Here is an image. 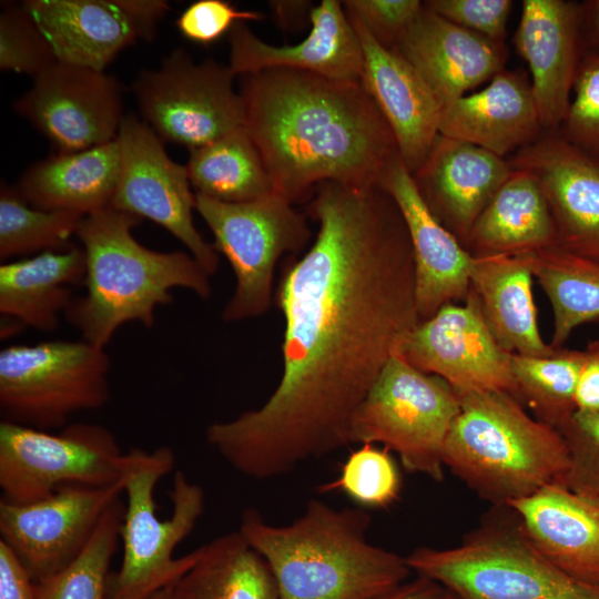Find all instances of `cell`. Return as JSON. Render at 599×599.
I'll use <instances>...</instances> for the list:
<instances>
[{
	"instance_id": "52a82bcc",
	"label": "cell",
	"mask_w": 599,
	"mask_h": 599,
	"mask_svg": "<svg viewBox=\"0 0 599 599\" xmlns=\"http://www.w3.org/2000/svg\"><path fill=\"white\" fill-rule=\"evenodd\" d=\"M174 464V451L167 446L125 453L123 557L120 569L108 577L105 599H148L176 583L196 562L201 547L182 557L173 552L204 511L203 489L183 471H175L169 491L171 516L162 520L156 514L155 487Z\"/></svg>"
},
{
	"instance_id": "f35d334b",
	"label": "cell",
	"mask_w": 599,
	"mask_h": 599,
	"mask_svg": "<svg viewBox=\"0 0 599 599\" xmlns=\"http://www.w3.org/2000/svg\"><path fill=\"white\" fill-rule=\"evenodd\" d=\"M560 135L599 164V52H583Z\"/></svg>"
},
{
	"instance_id": "7bdbcfd3",
	"label": "cell",
	"mask_w": 599,
	"mask_h": 599,
	"mask_svg": "<svg viewBox=\"0 0 599 599\" xmlns=\"http://www.w3.org/2000/svg\"><path fill=\"white\" fill-rule=\"evenodd\" d=\"M425 6L448 21L505 43L511 0H429Z\"/></svg>"
},
{
	"instance_id": "6da1fadb",
	"label": "cell",
	"mask_w": 599,
	"mask_h": 599,
	"mask_svg": "<svg viewBox=\"0 0 599 599\" xmlns=\"http://www.w3.org/2000/svg\"><path fill=\"white\" fill-rule=\"evenodd\" d=\"M309 215V250L277 290L283 372L258 408L205 429L236 471L264 480L348 445L352 418L420 323L404 219L379 185L323 182Z\"/></svg>"
},
{
	"instance_id": "2e32d148",
	"label": "cell",
	"mask_w": 599,
	"mask_h": 599,
	"mask_svg": "<svg viewBox=\"0 0 599 599\" xmlns=\"http://www.w3.org/2000/svg\"><path fill=\"white\" fill-rule=\"evenodd\" d=\"M417 369L441 377L457 392L514 395L511 354L495 339L471 290L464 305L447 304L420 322L399 353Z\"/></svg>"
},
{
	"instance_id": "30bf717a",
	"label": "cell",
	"mask_w": 599,
	"mask_h": 599,
	"mask_svg": "<svg viewBox=\"0 0 599 599\" xmlns=\"http://www.w3.org/2000/svg\"><path fill=\"white\" fill-rule=\"evenodd\" d=\"M195 211L211 230L214 248L229 261L235 277L222 318L240 322L263 315L271 306L278 258L301 250L311 237L305 217L275 193L243 203L195 193Z\"/></svg>"
},
{
	"instance_id": "f1b7e54d",
	"label": "cell",
	"mask_w": 599,
	"mask_h": 599,
	"mask_svg": "<svg viewBox=\"0 0 599 599\" xmlns=\"http://www.w3.org/2000/svg\"><path fill=\"white\" fill-rule=\"evenodd\" d=\"M82 247L4 262L0 266V313L41 332L59 327L60 316L72 304L73 287L83 285Z\"/></svg>"
},
{
	"instance_id": "ba28073f",
	"label": "cell",
	"mask_w": 599,
	"mask_h": 599,
	"mask_svg": "<svg viewBox=\"0 0 599 599\" xmlns=\"http://www.w3.org/2000/svg\"><path fill=\"white\" fill-rule=\"evenodd\" d=\"M459 409L449 383L396 354L356 409L348 444L379 443L399 456L406 471L441 481L444 445Z\"/></svg>"
},
{
	"instance_id": "8fae6325",
	"label": "cell",
	"mask_w": 599,
	"mask_h": 599,
	"mask_svg": "<svg viewBox=\"0 0 599 599\" xmlns=\"http://www.w3.org/2000/svg\"><path fill=\"white\" fill-rule=\"evenodd\" d=\"M124 459L114 435L98 424H70L53 434L2 420L1 499L27 504L65 485H112L123 477Z\"/></svg>"
},
{
	"instance_id": "ac0fdd59",
	"label": "cell",
	"mask_w": 599,
	"mask_h": 599,
	"mask_svg": "<svg viewBox=\"0 0 599 599\" xmlns=\"http://www.w3.org/2000/svg\"><path fill=\"white\" fill-rule=\"evenodd\" d=\"M538 180L556 230L557 246L599 262V164L558 130H545L508 159Z\"/></svg>"
},
{
	"instance_id": "d590c367",
	"label": "cell",
	"mask_w": 599,
	"mask_h": 599,
	"mask_svg": "<svg viewBox=\"0 0 599 599\" xmlns=\"http://www.w3.org/2000/svg\"><path fill=\"white\" fill-rule=\"evenodd\" d=\"M125 504L119 498L103 515L81 555L61 571L33 581V599H105Z\"/></svg>"
},
{
	"instance_id": "44dd1931",
	"label": "cell",
	"mask_w": 599,
	"mask_h": 599,
	"mask_svg": "<svg viewBox=\"0 0 599 599\" xmlns=\"http://www.w3.org/2000/svg\"><path fill=\"white\" fill-rule=\"evenodd\" d=\"M308 35L294 45H273L256 37L245 22L229 33L230 68L235 75L265 70H295L333 80L361 81L363 51L343 3L323 0L313 7Z\"/></svg>"
},
{
	"instance_id": "4316f807",
	"label": "cell",
	"mask_w": 599,
	"mask_h": 599,
	"mask_svg": "<svg viewBox=\"0 0 599 599\" xmlns=\"http://www.w3.org/2000/svg\"><path fill=\"white\" fill-rule=\"evenodd\" d=\"M532 254L475 256L470 287L488 328L509 354L548 356L556 348L539 332L532 295Z\"/></svg>"
},
{
	"instance_id": "8d00e7d4",
	"label": "cell",
	"mask_w": 599,
	"mask_h": 599,
	"mask_svg": "<svg viewBox=\"0 0 599 599\" xmlns=\"http://www.w3.org/2000/svg\"><path fill=\"white\" fill-rule=\"evenodd\" d=\"M319 489L339 490L365 508H387L399 498L402 477L389 450L363 444L347 457L337 479Z\"/></svg>"
},
{
	"instance_id": "3957f363",
	"label": "cell",
	"mask_w": 599,
	"mask_h": 599,
	"mask_svg": "<svg viewBox=\"0 0 599 599\" xmlns=\"http://www.w3.org/2000/svg\"><path fill=\"white\" fill-rule=\"evenodd\" d=\"M370 522L363 508L312 499L287 526L246 509L238 531L271 567L278 599H373L405 582L412 569L406 557L367 540Z\"/></svg>"
},
{
	"instance_id": "4dcf8cb0",
	"label": "cell",
	"mask_w": 599,
	"mask_h": 599,
	"mask_svg": "<svg viewBox=\"0 0 599 599\" xmlns=\"http://www.w3.org/2000/svg\"><path fill=\"white\" fill-rule=\"evenodd\" d=\"M169 589L174 599H278L271 567L238 530L201 546L196 562Z\"/></svg>"
},
{
	"instance_id": "9c48e42d",
	"label": "cell",
	"mask_w": 599,
	"mask_h": 599,
	"mask_svg": "<svg viewBox=\"0 0 599 599\" xmlns=\"http://www.w3.org/2000/svg\"><path fill=\"white\" fill-rule=\"evenodd\" d=\"M105 348L81 341H47L0 351L3 420L37 429L65 427L72 415L110 400Z\"/></svg>"
},
{
	"instance_id": "1f68e13d",
	"label": "cell",
	"mask_w": 599,
	"mask_h": 599,
	"mask_svg": "<svg viewBox=\"0 0 599 599\" xmlns=\"http://www.w3.org/2000/svg\"><path fill=\"white\" fill-rule=\"evenodd\" d=\"M189 152L186 170L196 194L243 203L274 193L261 154L245 126Z\"/></svg>"
},
{
	"instance_id": "603a6c76",
	"label": "cell",
	"mask_w": 599,
	"mask_h": 599,
	"mask_svg": "<svg viewBox=\"0 0 599 599\" xmlns=\"http://www.w3.org/2000/svg\"><path fill=\"white\" fill-rule=\"evenodd\" d=\"M511 170L506 158L439 134L412 175L429 210L465 246L476 220Z\"/></svg>"
},
{
	"instance_id": "7c38bea8",
	"label": "cell",
	"mask_w": 599,
	"mask_h": 599,
	"mask_svg": "<svg viewBox=\"0 0 599 599\" xmlns=\"http://www.w3.org/2000/svg\"><path fill=\"white\" fill-rule=\"evenodd\" d=\"M230 65L214 60L196 63L182 48L164 57L155 70L133 82L143 122L164 142L189 150L211 143L244 126L241 93Z\"/></svg>"
},
{
	"instance_id": "bcb514c9",
	"label": "cell",
	"mask_w": 599,
	"mask_h": 599,
	"mask_svg": "<svg viewBox=\"0 0 599 599\" xmlns=\"http://www.w3.org/2000/svg\"><path fill=\"white\" fill-rule=\"evenodd\" d=\"M373 599H458L444 585L429 578L417 576L414 580L405 581L394 589Z\"/></svg>"
},
{
	"instance_id": "5b68a950",
	"label": "cell",
	"mask_w": 599,
	"mask_h": 599,
	"mask_svg": "<svg viewBox=\"0 0 599 599\" xmlns=\"http://www.w3.org/2000/svg\"><path fill=\"white\" fill-rule=\"evenodd\" d=\"M460 409L444 445V466L491 506L558 483L568 467L560 432L505 392H458Z\"/></svg>"
},
{
	"instance_id": "7402d4cb",
	"label": "cell",
	"mask_w": 599,
	"mask_h": 599,
	"mask_svg": "<svg viewBox=\"0 0 599 599\" xmlns=\"http://www.w3.org/2000/svg\"><path fill=\"white\" fill-rule=\"evenodd\" d=\"M347 17L362 45L361 82L390 128L398 155L413 174L439 135L441 106L405 58L380 45L356 18Z\"/></svg>"
},
{
	"instance_id": "c3c4849f",
	"label": "cell",
	"mask_w": 599,
	"mask_h": 599,
	"mask_svg": "<svg viewBox=\"0 0 599 599\" xmlns=\"http://www.w3.org/2000/svg\"><path fill=\"white\" fill-rule=\"evenodd\" d=\"M273 8L281 22L287 23V21L293 20L297 17V13H304L307 9V3L302 1H274L272 2Z\"/></svg>"
},
{
	"instance_id": "ffe728a7",
	"label": "cell",
	"mask_w": 599,
	"mask_h": 599,
	"mask_svg": "<svg viewBox=\"0 0 599 599\" xmlns=\"http://www.w3.org/2000/svg\"><path fill=\"white\" fill-rule=\"evenodd\" d=\"M582 6L566 0H524L515 34L528 63L531 90L545 130H558L582 57Z\"/></svg>"
},
{
	"instance_id": "7a4b0ae2",
	"label": "cell",
	"mask_w": 599,
	"mask_h": 599,
	"mask_svg": "<svg viewBox=\"0 0 599 599\" xmlns=\"http://www.w3.org/2000/svg\"><path fill=\"white\" fill-rule=\"evenodd\" d=\"M244 126L273 192L295 203L323 182L378 184L398 154L395 138L361 81L295 70L242 75Z\"/></svg>"
},
{
	"instance_id": "d4e9b609",
	"label": "cell",
	"mask_w": 599,
	"mask_h": 599,
	"mask_svg": "<svg viewBox=\"0 0 599 599\" xmlns=\"http://www.w3.org/2000/svg\"><path fill=\"white\" fill-rule=\"evenodd\" d=\"M545 131L526 74L501 70L483 90L441 109L439 134L500 158L535 142Z\"/></svg>"
},
{
	"instance_id": "cb8c5ba5",
	"label": "cell",
	"mask_w": 599,
	"mask_h": 599,
	"mask_svg": "<svg viewBox=\"0 0 599 599\" xmlns=\"http://www.w3.org/2000/svg\"><path fill=\"white\" fill-rule=\"evenodd\" d=\"M418 72L441 109L504 70L497 43L438 16L425 3L395 49Z\"/></svg>"
},
{
	"instance_id": "83f0119b",
	"label": "cell",
	"mask_w": 599,
	"mask_h": 599,
	"mask_svg": "<svg viewBox=\"0 0 599 599\" xmlns=\"http://www.w3.org/2000/svg\"><path fill=\"white\" fill-rule=\"evenodd\" d=\"M119 173L115 139L82 151L57 152L30 165L16 191L37 209L85 216L110 206Z\"/></svg>"
},
{
	"instance_id": "60d3db41",
	"label": "cell",
	"mask_w": 599,
	"mask_h": 599,
	"mask_svg": "<svg viewBox=\"0 0 599 599\" xmlns=\"http://www.w3.org/2000/svg\"><path fill=\"white\" fill-rule=\"evenodd\" d=\"M346 13L356 18L384 48L393 50L424 8L418 0H346Z\"/></svg>"
},
{
	"instance_id": "9a60e30c",
	"label": "cell",
	"mask_w": 599,
	"mask_h": 599,
	"mask_svg": "<svg viewBox=\"0 0 599 599\" xmlns=\"http://www.w3.org/2000/svg\"><path fill=\"white\" fill-rule=\"evenodd\" d=\"M13 108L57 149L87 150L116 139L123 120L122 91L104 71L57 61Z\"/></svg>"
},
{
	"instance_id": "ee69618b",
	"label": "cell",
	"mask_w": 599,
	"mask_h": 599,
	"mask_svg": "<svg viewBox=\"0 0 599 599\" xmlns=\"http://www.w3.org/2000/svg\"><path fill=\"white\" fill-rule=\"evenodd\" d=\"M0 599H33V579L14 555L0 541Z\"/></svg>"
},
{
	"instance_id": "7dc6e473",
	"label": "cell",
	"mask_w": 599,
	"mask_h": 599,
	"mask_svg": "<svg viewBox=\"0 0 599 599\" xmlns=\"http://www.w3.org/2000/svg\"><path fill=\"white\" fill-rule=\"evenodd\" d=\"M581 42L583 52H599V0L581 3Z\"/></svg>"
},
{
	"instance_id": "d6986e66",
	"label": "cell",
	"mask_w": 599,
	"mask_h": 599,
	"mask_svg": "<svg viewBox=\"0 0 599 599\" xmlns=\"http://www.w3.org/2000/svg\"><path fill=\"white\" fill-rule=\"evenodd\" d=\"M378 184L396 203L408 231L419 321L456 300L465 302L474 255L429 210L398 154L386 165Z\"/></svg>"
},
{
	"instance_id": "4fadbf2b",
	"label": "cell",
	"mask_w": 599,
	"mask_h": 599,
	"mask_svg": "<svg viewBox=\"0 0 599 599\" xmlns=\"http://www.w3.org/2000/svg\"><path fill=\"white\" fill-rule=\"evenodd\" d=\"M120 173L110 206L148 219L171 233L210 274L219 267V253L195 227V193L186 165L170 159L163 141L143 121L125 115L116 136Z\"/></svg>"
},
{
	"instance_id": "836d02e7",
	"label": "cell",
	"mask_w": 599,
	"mask_h": 599,
	"mask_svg": "<svg viewBox=\"0 0 599 599\" xmlns=\"http://www.w3.org/2000/svg\"><path fill=\"white\" fill-rule=\"evenodd\" d=\"M583 351L556 348L548 356L511 354L514 397L535 418L560 429L577 410V387Z\"/></svg>"
},
{
	"instance_id": "ab89813d",
	"label": "cell",
	"mask_w": 599,
	"mask_h": 599,
	"mask_svg": "<svg viewBox=\"0 0 599 599\" xmlns=\"http://www.w3.org/2000/svg\"><path fill=\"white\" fill-rule=\"evenodd\" d=\"M559 432L567 446L568 467L557 484L599 496V413L577 409Z\"/></svg>"
},
{
	"instance_id": "8992f818",
	"label": "cell",
	"mask_w": 599,
	"mask_h": 599,
	"mask_svg": "<svg viewBox=\"0 0 599 599\" xmlns=\"http://www.w3.org/2000/svg\"><path fill=\"white\" fill-rule=\"evenodd\" d=\"M406 561L458 599H599V586L572 578L538 550L509 505L491 506L458 546L419 547Z\"/></svg>"
},
{
	"instance_id": "277c9868",
	"label": "cell",
	"mask_w": 599,
	"mask_h": 599,
	"mask_svg": "<svg viewBox=\"0 0 599 599\" xmlns=\"http://www.w3.org/2000/svg\"><path fill=\"white\" fill-rule=\"evenodd\" d=\"M141 219L111 206L85 215L77 235L85 262L84 295L74 297L67 321L82 339L105 348L125 323L152 327L159 306L182 287L202 300L212 293L210 274L184 251L159 252L133 236Z\"/></svg>"
},
{
	"instance_id": "f6af8a7d",
	"label": "cell",
	"mask_w": 599,
	"mask_h": 599,
	"mask_svg": "<svg viewBox=\"0 0 599 599\" xmlns=\"http://www.w3.org/2000/svg\"><path fill=\"white\" fill-rule=\"evenodd\" d=\"M576 402L578 410L599 413V339L583 349Z\"/></svg>"
},
{
	"instance_id": "b9f144b4",
	"label": "cell",
	"mask_w": 599,
	"mask_h": 599,
	"mask_svg": "<svg viewBox=\"0 0 599 599\" xmlns=\"http://www.w3.org/2000/svg\"><path fill=\"white\" fill-rule=\"evenodd\" d=\"M261 19V12L241 10L224 0H199L191 3L175 23L185 39L206 45L229 34L238 22Z\"/></svg>"
},
{
	"instance_id": "e575fe53",
	"label": "cell",
	"mask_w": 599,
	"mask_h": 599,
	"mask_svg": "<svg viewBox=\"0 0 599 599\" xmlns=\"http://www.w3.org/2000/svg\"><path fill=\"white\" fill-rule=\"evenodd\" d=\"M83 215L47 211L29 205L16 191L1 184L0 258L29 257L72 245Z\"/></svg>"
},
{
	"instance_id": "5bb4252c",
	"label": "cell",
	"mask_w": 599,
	"mask_h": 599,
	"mask_svg": "<svg viewBox=\"0 0 599 599\" xmlns=\"http://www.w3.org/2000/svg\"><path fill=\"white\" fill-rule=\"evenodd\" d=\"M124 494L112 485H65L27 504L0 501V536L33 581L72 564L84 550L105 511Z\"/></svg>"
},
{
	"instance_id": "d6a6232c",
	"label": "cell",
	"mask_w": 599,
	"mask_h": 599,
	"mask_svg": "<svg viewBox=\"0 0 599 599\" xmlns=\"http://www.w3.org/2000/svg\"><path fill=\"white\" fill-rule=\"evenodd\" d=\"M531 266L554 312L550 345L562 347L576 327L599 318V262L556 245L534 253Z\"/></svg>"
},
{
	"instance_id": "f546056e",
	"label": "cell",
	"mask_w": 599,
	"mask_h": 599,
	"mask_svg": "<svg viewBox=\"0 0 599 599\" xmlns=\"http://www.w3.org/2000/svg\"><path fill=\"white\" fill-rule=\"evenodd\" d=\"M556 245L542 189L534 174L520 169L511 170L465 243L475 256L534 254Z\"/></svg>"
},
{
	"instance_id": "e0dca14e",
	"label": "cell",
	"mask_w": 599,
	"mask_h": 599,
	"mask_svg": "<svg viewBox=\"0 0 599 599\" xmlns=\"http://www.w3.org/2000/svg\"><path fill=\"white\" fill-rule=\"evenodd\" d=\"M22 4L58 61L99 71L123 49L153 40L170 9L161 0H27Z\"/></svg>"
},
{
	"instance_id": "74e56055",
	"label": "cell",
	"mask_w": 599,
	"mask_h": 599,
	"mask_svg": "<svg viewBox=\"0 0 599 599\" xmlns=\"http://www.w3.org/2000/svg\"><path fill=\"white\" fill-rule=\"evenodd\" d=\"M57 61L23 4L4 2L0 13V69L35 78Z\"/></svg>"
},
{
	"instance_id": "681fc988",
	"label": "cell",
	"mask_w": 599,
	"mask_h": 599,
	"mask_svg": "<svg viewBox=\"0 0 599 599\" xmlns=\"http://www.w3.org/2000/svg\"><path fill=\"white\" fill-rule=\"evenodd\" d=\"M148 599H174V597H173L171 590L169 588H165V589L152 595Z\"/></svg>"
},
{
	"instance_id": "484cf974",
	"label": "cell",
	"mask_w": 599,
	"mask_h": 599,
	"mask_svg": "<svg viewBox=\"0 0 599 599\" xmlns=\"http://www.w3.org/2000/svg\"><path fill=\"white\" fill-rule=\"evenodd\" d=\"M509 506L546 558L572 578L599 586V496L554 483Z\"/></svg>"
}]
</instances>
